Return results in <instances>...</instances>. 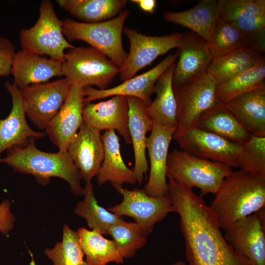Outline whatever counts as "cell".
I'll list each match as a JSON object with an SVG mask.
<instances>
[{"label": "cell", "instance_id": "obj_1", "mask_svg": "<svg viewBox=\"0 0 265 265\" xmlns=\"http://www.w3.org/2000/svg\"><path fill=\"white\" fill-rule=\"evenodd\" d=\"M168 179V193L180 216L188 265H250L229 245L210 206L192 188Z\"/></svg>", "mask_w": 265, "mask_h": 265}, {"label": "cell", "instance_id": "obj_2", "mask_svg": "<svg viewBox=\"0 0 265 265\" xmlns=\"http://www.w3.org/2000/svg\"><path fill=\"white\" fill-rule=\"evenodd\" d=\"M35 140L31 139L23 146L8 150L6 157L0 158V163L7 164L15 172L33 175L42 185L49 184L51 177L61 178L69 184L75 195H82V178L67 151H41L36 147Z\"/></svg>", "mask_w": 265, "mask_h": 265}, {"label": "cell", "instance_id": "obj_3", "mask_svg": "<svg viewBox=\"0 0 265 265\" xmlns=\"http://www.w3.org/2000/svg\"><path fill=\"white\" fill-rule=\"evenodd\" d=\"M265 205V180L240 170L225 178L210 206L220 228L226 230Z\"/></svg>", "mask_w": 265, "mask_h": 265}, {"label": "cell", "instance_id": "obj_4", "mask_svg": "<svg viewBox=\"0 0 265 265\" xmlns=\"http://www.w3.org/2000/svg\"><path fill=\"white\" fill-rule=\"evenodd\" d=\"M129 14L128 10H124L113 19L92 23L67 18L63 21V34L69 42H86L120 68L127 56L123 45L122 33Z\"/></svg>", "mask_w": 265, "mask_h": 265}, {"label": "cell", "instance_id": "obj_5", "mask_svg": "<svg viewBox=\"0 0 265 265\" xmlns=\"http://www.w3.org/2000/svg\"><path fill=\"white\" fill-rule=\"evenodd\" d=\"M233 171L229 165L201 159L183 150L169 153L167 177L191 188L200 190V195L216 194L224 180Z\"/></svg>", "mask_w": 265, "mask_h": 265}, {"label": "cell", "instance_id": "obj_6", "mask_svg": "<svg viewBox=\"0 0 265 265\" xmlns=\"http://www.w3.org/2000/svg\"><path fill=\"white\" fill-rule=\"evenodd\" d=\"M119 72V67L92 47L69 50L62 62V76L72 85L82 88L96 86L106 89Z\"/></svg>", "mask_w": 265, "mask_h": 265}, {"label": "cell", "instance_id": "obj_7", "mask_svg": "<svg viewBox=\"0 0 265 265\" xmlns=\"http://www.w3.org/2000/svg\"><path fill=\"white\" fill-rule=\"evenodd\" d=\"M63 22L56 15L53 3L43 0L39 7V16L32 27L22 29L19 34L23 49L28 52L47 55L62 62L66 49L75 47L65 37Z\"/></svg>", "mask_w": 265, "mask_h": 265}, {"label": "cell", "instance_id": "obj_8", "mask_svg": "<svg viewBox=\"0 0 265 265\" xmlns=\"http://www.w3.org/2000/svg\"><path fill=\"white\" fill-rule=\"evenodd\" d=\"M218 83L209 74L173 88L177 105V127L174 134L194 127L207 111L220 103Z\"/></svg>", "mask_w": 265, "mask_h": 265}, {"label": "cell", "instance_id": "obj_9", "mask_svg": "<svg viewBox=\"0 0 265 265\" xmlns=\"http://www.w3.org/2000/svg\"><path fill=\"white\" fill-rule=\"evenodd\" d=\"M117 191L122 195L123 200L107 210L121 217L125 215L133 218L146 237L157 223L170 212H174L168 194L153 197L139 188L129 190L121 187Z\"/></svg>", "mask_w": 265, "mask_h": 265}, {"label": "cell", "instance_id": "obj_10", "mask_svg": "<svg viewBox=\"0 0 265 265\" xmlns=\"http://www.w3.org/2000/svg\"><path fill=\"white\" fill-rule=\"evenodd\" d=\"M72 86L64 78L30 85L21 90L26 116L40 130H46L64 104Z\"/></svg>", "mask_w": 265, "mask_h": 265}, {"label": "cell", "instance_id": "obj_11", "mask_svg": "<svg viewBox=\"0 0 265 265\" xmlns=\"http://www.w3.org/2000/svg\"><path fill=\"white\" fill-rule=\"evenodd\" d=\"M123 32L129 40L130 51L120 68L119 75L122 81L134 77L159 56L177 48L182 35L181 33H174L162 36H148L125 27Z\"/></svg>", "mask_w": 265, "mask_h": 265}, {"label": "cell", "instance_id": "obj_12", "mask_svg": "<svg viewBox=\"0 0 265 265\" xmlns=\"http://www.w3.org/2000/svg\"><path fill=\"white\" fill-rule=\"evenodd\" d=\"M173 138L181 150L195 157L238 167L240 145L212 132L192 127Z\"/></svg>", "mask_w": 265, "mask_h": 265}, {"label": "cell", "instance_id": "obj_13", "mask_svg": "<svg viewBox=\"0 0 265 265\" xmlns=\"http://www.w3.org/2000/svg\"><path fill=\"white\" fill-rule=\"evenodd\" d=\"M265 213L264 207L225 230L224 237L227 242L250 265H265Z\"/></svg>", "mask_w": 265, "mask_h": 265}, {"label": "cell", "instance_id": "obj_14", "mask_svg": "<svg viewBox=\"0 0 265 265\" xmlns=\"http://www.w3.org/2000/svg\"><path fill=\"white\" fill-rule=\"evenodd\" d=\"M179 54V51L177 50L175 53L168 55L151 69L123 81L115 87L103 90L91 86L83 88L84 105L97 100L123 96L137 98L148 106L152 101L151 96L157 80L167 69L176 63Z\"/></svg>", "mask_w": 265, "mask_h": 265}, {"label": "cell", "instance_id": "obj_15", "mask_svg": "<svg viewBox=\"0 0 265 265\" xmlns=\"http://www.w3.org/2000/svg\"><path fill=\"white\" fill-rule=\"evenodd\" d=\"M177 50L172 85L176 88L207 73L213 60L207 42L191 31L182 33Z\"/></svg>", "mask_w": 265, "mask_h": 265}, {"label": "cell", "instance_id": "obj_16", "mask_svg": "<svg viewBox=\"0 0 265 265\" xmlns=\"http://www.w3.org/2000/svg\"><path fill=\"white\" fill-rule=\"evenodd\" d=\"M176 130V128L153 123L150 135L147 137L146 146L150 159V174L142 189L151 196L160 197L168 193L167 161L169 145Z\"/></svg>", "mask_w": 265, "mask_h": 265}, {"label": "cell", "instance_id": "obj_17", "mask_svg": "<svg viewBox=\"0 0 265 265\" xmlns=\"http://www.w3.org/2000/svg\"><path fill=\"white\" fill-rule=\"evenodd\" d=\"M84 98L83 88L72 85L62 106L45 130L46 134L59 151H67L83 122Z\"/></svg>", "mask_w": 265, "mask_h": 265}, {"label": "cell", "instance_id": "obj_18", "mask_svg": "<svg viewBox=\"0 0 265 265\" xmlns=\"http://www.w3.org/2000/svg\"><path fill=\"white\" fill-rule=\"evenodd\" d=\"M12 99V108L4 119L0 118V154L14 147L25 145L31 139H40L46 132L32 130L26 121L21 90L14 83H4Z\"/></svg>", "mask_w": 265, "mask_h": 265}, {"label": "cell", "instance_id": "obj_19", "mask_svg": "<svg viewBox=\"0 0 265 265\" xmlns=\"http://www.w3.org/2000/svg\"><path fill=\"white\" fill-rule=\"evenodd\" d=\"M67 152L86 182L97 176L104 158L101 132L84 122L70 143Z\"/></svg>", "mask_w": 265, "mask_h": 265}, {"label": "cell", "instance_id": "obj_20", "mask_svg": "<svg viewBox=\"0 0 265 265\" xmlns=\"http://www.w3.org/2000/svg\"><path fill=\"white\" fill-rule=\"evenodd\" d=\"M129 107L127 97L115 96L106 101L89 103L83 109V122L101 132L117 131L125 142L131 144L128 127Z\"/></svg>", "mask_w": 265, "mask_h": 265}, {"label": "cell", "instance_id": "obj_21", "mask_svg": "<svg viewBox=\"0 0 265 265\" xmlns=\"http://www.w3.org/2000/svg\"><path fill=\"white\" fill-rule=\"evenodd\" d=\"M11 74L13 83L22 90L62 76V62L22 50L15 53Z\"/></svg>", "mask_w": 265, "mask_h": 265}, {"label": "cell", "instance_id": "obj_22", "mask_svg": "<svg viewBox=\"0 0 265 265\" xmlns=\"http://www.w3.org/2000/svg\"><path fill=\"white\" fill-rule=\"evenodd\" d=\"M126 97L129 107L128 127L134 157L132 170L137 183L140 185L148 169L146 156V133L151 131L153 123L144 102L136 97Z\"/></svg>", "mask_w": 265, "mask_h": 265}, {"label": "cell", "instance_id": "obj_23", "mask_svg": "<svg viewBox=\"0 0 265 265\" xmlns=\"http://www.w3.org/2000/svg\"><path fill=\"white\" fill-rule=\"evenodd\" d=\"M224 104L249 134L265 136V86L238 95Z\"/></svg>", "mask_w": 265, "mask_h": 265}, {"label": "cell", "instance_id": "obj_24", "mask_svg": "<svg viewBox=\"0 0 265 265\" xmlns=\"http://www.w3.org/2000/svg\"><path fill=\"white\" fill-rule=\"evenodd\" d=\"M104 158L97 176L100 186L110 182L118 190L124 183L135 184L137 181L133 170L124 162L121 151L119 138L114 130L106 131L102 135Z\"/></svg>", "mask_w": 265, "mask_h": 265}, {"label": "cell", "instance_id": "obj_25", "mask_svg": "<svg viewBox=\"0 0 265 265\" xmlns=\"http://www.w3.org/2000/svg\"><path fill=\"white\" fill-rule=\"evenodd\" d=\"M220 0H201L193 7L180 12L166 11L164 19L186 27L206 42L219 18Z\"/></svg>", "mask_w": 265, "mask_h": 265}, {"label": "cell", "instance_id": "obj_26", "mask_svg": "<svg viewBox=\"0 0 265 265\" xmlns=\"http://www.w3.org/2000/svg\"><path fill=\"white\" fill-rule=\"evenodd\" d=\"M175 63L167 69L157 80L153 92L156 94V97L147 106V110L154 124L177 129V105L172 85Z\"/></svg>", "mask_w": 265, "mask_h": 265}, {"label": "cell", "instance_id": "obj_27", "mask_svg": "<svg viewBox=\"0 0 265 265\" xmlns=\"http://www.w3.org/2000/svg\"><path fill=\"white\" fill-rule=\"evenodd\" d=\"M194 127L212 132L238 145L251 136L221 102L205 112Z\"/></svg>", "mask_w": 265, "mask_h": 265}, {"label": "cell", "instance_id": "obj_28", "mask_svg": "<svg viewBox=\"0 0 265 265\" xmlns=\"http://www.w3.org/2000/svg\"><path fill=\"white\" fill-rule=\"evenodd\" d=\"M263 60V53L249 47L243 48L213 59L207 73L220 84L252 69Z\"/></svg>", "mask_w": 265, "mask_h": 265}, {"label": "cell", "instance_id": "obj_29", "mask_svg": "<svg viewBox=\"0 0 265 265\" xmlns=\"http://www.w3.org/2000/svg\"><path fill=\"white\" fill-rule=\"evenodd\" d=\"M62 9L87 23H97L113 19L126 7V0H57Z\"/></svg>", "mask_w": 265, "mask_h": 265}, {"label": "cell", "instance_id": "obj_30", "mask_svg": "<svg viewBox=\"0 0 265 265\" xmlns=\"http://www.w3.org/2000/svg\"><path fill=\"white\" fill-rule=\"evenodd\" d=\"M77 233L88 265H107L111 262H124V258L113 240L104 238L99 231L80 228Z\"/></svg>", "mask_w": 265, "mask_h": 265}, {"label": "cell", "instance_id": "obj_31", "mask_svg": "<svg viewBox=\"0 0 265 265\" xmlns=\"http://www.w3.org/2000/svg\"><path fill=\"white\" fill-rule=\"evenodd\" d=\"M82 195L84 199L77 203L74 212L84 218L92 230H98L103 235H108L111 227L123 218L99 205L91 181L86 182Z\"/></svg>", "mask_w": 265, "mask_h": 265}, {"label": "cell", "instance_id": "obj_32", "mask_svg": "<svg viewBox=\"0 0 265 265\" xmlns=\"http://www.w3.org/2000/svg\"><path fill=\"white\" fill-rule=\"evenodd\" d=\"M207 42L213 59L241 48L250 47L248 37L220 17Z\"/></svg>", "mask_w": 265, "mask_h": 265}, {"label": "cell", "instance_id": "obj_33", "mask_svg": "<svg viewBox=\"0 0 265 265\" xmlns=\"http://www.w3.org/2000/svg\"><path fill=\"white\" fill-rule=\"evenodd\" d=\"M265 86V59L252 69L218 84V100L225 104L246 92Z\"/></svg>", "mask_w": 265, "mask_h": 265}, {"label": "cell", "instance_id": "obj_34", "mask_svg": "<svg viewBox=\"0 0 265 265\" xmlns=\"http://www.w3.org/2000/svg\"><path fill=\"white\" fill-rule=\"evenodd\" d=\"M62 239L44 253L53 265H88L84 260V252L79 242L77 232L67 225L63 229Z\"/></svg>", "mask_w": 265, "mask_h": 265}, {"label": "cell", "instance_id": "obj_35", "mask_svg": "<svg viewBox=\"0 0 265 265\" xmlns=\"http://www.w3.org/2000/svg\"><path fill=\"white\" fill-rule=\"evenodd\" d=\"M109 235L124 259L133 257L147 241V237L135 222L124 220L112 226Z\"/></svg>", "mask_w": 265, "mask_h": 265}, {"label": "cell", "instance_id": "obj_36", "mask_svg": "<svg viewBox=\"0 0 265 265\" xmlns=\"http://www.w3.org/2000/svg\"><path fill=\"white\" fill-rule=\"evenodd\" d=\"M238 164L241 171L265 180V136L251 135L241 144Z\"/></svg>", "mask_w": 265, "mask_h": 265}, {"label": "cell", "instance_id": "obj_37", "mask_svg": "<svg viewBox=\"0 0 265 265\" xmlns=\"http://www.w3.org/2000/svg\"><path fill=\"white\" fill-rule=\"evenodd\" d=\"M219 17L230 23L265 12V0H220Z\"/></svg>", "mask_w": 265, "mask_h": 265}, {"label": "cell", "instance_id": "obj_38", "mask_svg": "<svg viewBox=\"0 0 265 265\" xmlns=\"http://www.w3.org/2000/svg\"><path fill=\"white\" fill-rule=\"evenodd\" d=\"M231 24L249 38L251 48L262 53H265V12Z\"/></svg>", "mask_w": 265, "mask_h": 265}, {"label": "cell", "instance_id": "obj_39", "mask_svg": "<svg viewBox=\"0 0 265 265\" xmlns=\"http://www.w3.org/2000/svg\"><path fill=\"white\" fill-rule=\"evenodd\" d=\"M15 47L7 38L0 37V77H5L11 74Z\"/></svg>", "mask_w": 265, "mask_h": 265}, {"label": "cell", "instance_id": "obj_40", "mask_svg": "<svg viewBox=\"0 0 265 265\" xmlns=\"http://www.w3.org/2000/svg\"><path fill=\"white\" fill-rule=\"evenodd\" d=\"M11 203L4 199L0 204V233L8 234L14 228L15 219L11 212Z\"/></svg>", "mask_w": 265, "mask_h": 265}, {"label": "cell", "instance_id": "obj_41", "mask_svg": "<svg viewBox=\"0 0 265 265\" xmlns=\"http://www.w3.org/2000/svg\"><path fill=\"white\" fill-rule=\"evenodd\" d=\"M131 1L137 4L142 10L148 13L154 12L157 3L155 0H132Z\"/></svg>", "mask_w": 265, "mask_h": 265}, {"label": "cell", "instance_id": "obj_42", "mask_svg": "<svg viewBox=\"0 0 265 265\" xmlns=\"http://www.w3.org/2000/svg\"><path fill=\"white\" fill-rule=\"evenodd\" d=\"M171 265H186V264L183 261H179L174 263Z\"/></svg>", "mask_w": 265, "mask_h": 265}]
</instances>
